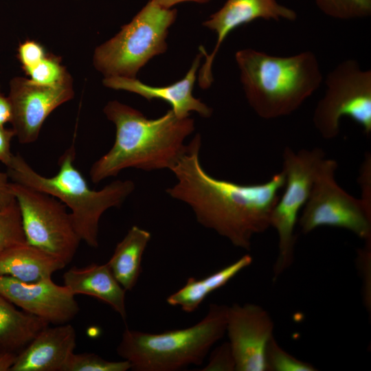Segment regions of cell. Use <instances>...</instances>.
Listing matches in <instances>:
<instances>
[{"label":"cell","instance_id":"1","mask_svg":"<svg viewBox=\"0 0 371 371\" xmlns=\"http://www.w3.org/2000/svg\"><path fill=\"white\" fill-rule=\"evenodd\" d=\"M201 137L196 135L171 170L177 182L166 192L188 204L197 222L227 238L233 245L249 250L253 237L270 227V217L284 188L282 170L267 181L240 184L216 179L199 159Z\"/></svg>","mask_w":371,"mask_h":371},{"label":"cell","instance_id":"2","mask_svg":"<svg viewBox=\"0 0 371 371\" xmlns=\"http://www.w3.org/2000/svg\"><path fill=\"white\" fill-rule=\"evenodd\" d=\"M104 113L115 126V139L90 168L94 183L128 168L171 170L186 150L185 139L194 130L193 119L179 118L172 109L158 118L148 119L138 110L113 100L106 104Z\"/></svg>","mask_w":371,"mask_h":371},{"label":"cell","instance_id":"3","mask_svg":"<svg viewBox=\"0 0 371 371\" xmlns=\"http://www.w3.org/2000/svg\"><path fill=\"white\" fill-rule=\"evenodd\" d=\"M235 60L245 98L263 119L291 114L322 82L319 63L310 51L277 56L247 48L237 51Z\"/></svg>","mask_w":371,"mask_h":371},{"label":"cell","instance_id":"4","mask_svg":"<svg viewBox=\"0 0 371 371\" xmlns=\"http://www.w3.org/2000/svg\"><path fill=\"white\" fill-rule=\"evenodd\" d=\"M75 147L67 148L58 160L59 170L52 177L36 172L19 154L14 155L6 166L12 182L21 183L54 196L67 207L81 241L89 247L99 246V222L105 211L119 207L135 190L131 180H116L100 190L89 188L75 167Z\"/></svg>","mask_w":371,"mask_h":371},{"label":"cell","instance_id":"5","mask_svg":"<svg viewBox=\"0 0 371 371\" xmlns=\"http://www.w3.org/2000/svg\"><path fill=\"white\" fill-rule=\"evenodd\" d=\"M229 306L211 304L194 325L160 333L126 328L117 348L135 371H175L203 363L211 348L226 333Z\"/></svg>","mask_w":371,"mask_h":371},{"label":"cell","instance_id":"6","mask_svg":"<svg viewBox=\"0 0 371 371\" xmlns=\"http://www.w3.org/2000/svg\"><path fill=\"white\" fill-rule=\"evenodd\" d=\"M177 16L176 9L149 0L118 34L96 48L95 68L105 77L135 78L149 60L166 51L168 29Z\"/></svg>","mask_w":371,"mask_h":371},{"label":"cell","instance_id":"7","mask_svg":"<svg viewBox=\"0 0 371 371\" xmlns=\"http://www.w3.org/2000/svg\"><path fill=\"white\" fill-rule=\"evenodd\" d=\"M324 155V152L319 148L302 149L297 153L289 147L284 148L282 155L284 190L270 217V227L276 230L278 236L273 280L293 264L296 241L295 227L298 215L310 196L318 166Z\"/></svg>","mask_w":371,"mask_h":371},{"label":"cell","instance_id":"8","mask_svg":"<svg viewBox=\"0 0 371 371\" xmlns=\"http://www.w3.org/2000/svg\"><path fill=\"white\" fill-rule=\"evenodd\" d=\"M21 213L27 243L62 260L74 258L81 242L67 206L53 196L10 182Z\"/></svg>","mask_w":371,"mask_h":371},{"label":"cell","instance_id":"9","mask_svg":"<svg viewBox=\"0 0 371 371\" xmlns=\"http://www.w3.org/2000/svg\"><path fill=\"white\" fill-rule=\"evenodd\" d=\"M326 90L313 113L315 128L324 139L336 137L339 121L348 116L371 133V71L352 59L338 64L326 76Z\"/></svg>","mask_w":371,"mask_h":371},{"label":"cell","instance_id":"10","mask_svg":"<svg viewBox=\"0 0 371 371\" xmlns=\"http://www.w3.org/2000/svg\"><path fill=\"white\" fill-rule=\"evenodd\" d=\"M337 162L324 158L320 162L310 196L302 210L299 225L308 234L323 226L343 228L360 238L371 240V210L337 183Z\"/></svg>","mask_w":371,"mask_h":371},{"label":"cell","instance_id":"11","mask_svg":"<svg viewBox=\"0 0 371 371\" xmlns=\"http://www.w3.org/2000/svg\"><path fill=\"white\" fill-rule=\"evenodd\" d=\"M73 96L71 77L50 85L22 77L13 78L8 96L12 110L10 123L19 142L27 144L36 141L47 116Z\"/></svg>","mask_w":371,"mask_h":371},{"label":"cell","instance_id":"12","mask_svg":"<svg viewBox=\"0 0 371 371\" xmlns=\"http://www.w3.org/2000/svg\"><path fill=\"white\" fill-rule=\"evenodd\" d=\"M274 323L258 304L229 306L226 333L237 371H266L265 352L273 336Z\"/></svg>","mask_w":371,"mask_h":371},{"label":"cell","instance_id":"13","mask_svg":"<svg viewBox=\"0 0 371 371\" xmlns=\"http://www.w3.org/2000/svg\"><path fill=\"white\" fill-rule=\"evenodd\" d=\"M0 295L23 311L55 325L67 323L80 310L75 295L52 278L24 282L0 276Z\"/></svg>","mask_w":371,"mask_h":371},{"label":"cell","instance_id":"14","mask_svg":"<svg viewBox=\"0 0 371 371\" xmlns=\"http://www.w3.org/2000/svg\"><path fill=\"white\" fill-rule=\"evenodd\" d=\"M296 12L276 0H227L224 5L203 22V25L214 32L217 39L211 54L200 47L205 60L199 72V85L207 89L213 82L212 66L221 45L227 35L238 27L262 19L294 21Z\"/></svg>","mask_w":371,"mask_h":371},{"label":"cell","instance_id":"15","mask_svg":"<svg viewBox=\"0 0 371 371\" xmlns=\"http://www.w3.org/2000/svg\"><path fill=\"white\" fill-rule=\"evenodd\" d=\"M203 56V54L200 49V53L193 60L185 77L170 85L151 87L136 78L122 76L105 77L103 84L111 89L137 93L148 101L162 100L170 104L171 109L179 118L189 117L192 111L198 113L203 117H209L212 113V109L192 95L196 72Z\"/></svg>","mask_w":371,"mask_h":371},{"label":"cell","instance_id":"16","mask_svg":"<svg viewBox=\"0 0 371 371\" xmlns=\"http://www.w3.org/2000/svg\"><path fill=\"white\" fill-rule=\"evenodd\" d=\"M76 346L71 325L47 326L17 355L10 371H63Z\"/></svg>","mask_w":371,"mask_h":371},{"label":"cell","instance_id":"17","mask_svg":"<svg viewBox=\"0 0 371 371\" xmlns=\"http://www.w3.org/2000/svg\"><path fill=\"white\" fill-rule=\"evenodd\" d=\"M64 285L75 295L84 294L109 304L123 319H126V291L113 276L107 263L72 267L63 276Z\"/></svg>","mask_w":371,"mask_h":371},{"label":"cell","instance_id":"18","mask_svg":"<svg viewBox=\"0 0 371 371\" xmlns=\"http://www.w3.org/2000/svg\"><path fill=\"white\" fill-rule=\"evenodd\" d=\"M66 265L55 256L27 243L8 249L0 254V276L24 282L51 278Z\"/></svg>","mask_w":371,"mask_h":371},{"label":"cell","instance_id":"19","mask_svg":"<svg viewBox=\"0 0 371 371\" xmlns=\"http://www.w3.org/2000/svg\"><path fill=\"white\" fill-rule=\"evenodd\" d=\"M151 238L150 233L132 226L120 241L107 265L120 284L127 291L136 285L142 271L144 252Z\"/></svg>","mask_w":371,"mask_h":371},{"label":"cell","instance_id":"20","mask_svg":"<svg viewBox=\"0 0 371 371\" xmlns=\"http://www.w3.org/2000/svg\"><path fill=\"white\" fill-rule=\"evenodd\" d=\"M252 262L251 256L245 254L233 263L203 278L190 277L183 286L167 297V303L180 306L186 313H192L210 293L225 286Z\"/></svg>","mask_w":371,"mask_h":371},{"label":"cell","instance_id":"21","mask_svg":"<svg viewBox=\"0 0 371 371\" xmlns=\"http://www.w3.org/2000/svg\"><path fill=\"white\" fill-rule=\"evenodd\" d=\"M49 324L41 318L18 310L0 295V352L22 350Z\"/></svg>","mask_w":371,"mask_h":371},{"label":"cell","instance_id":"22","mask_svg":"<svg viewBox=\"0 0 371 371\" xmlns=\"http://www.w3.org/2000/svg\"><path fill=\"white\" fill-rule=\"evenodd\" d=\"M25 243L21 216L15 199L8 207L0 209V254Z\"/></svg>","mask_w":371,"mask_h":371},{"label":"cell","instance_id":"23","mask_svg":"<svg viewBox=\"0 0 371 371\" xmlns=\"http://www.w3.org/2000/svg\"><path fill=\"white\" fill-rule=\"evenodd\" d=\"M326 15L341 20L368 17L371 14V0H315Z\"/></svg>","mask_w":371,"mask_h":371},{"label":"cell","instance_id":"24","mask_svg":"<svg viewBox=\"0 0 371 371\" xmlns=\"http://www.w3.org/2000/svg\"><path fill=\"white\" fill-rule=\"evenodd\" d=\"M266 371H316L312 364L302 361L286 350L274 336L269 340L265 352Z\"/></svg>","mask_w":371,"mask_h":371},{"label":"cell","instance_id":"25","mask_svg":"<svg viewBox=\"0 0 371 371\" xmlns=\"http://www.w3.org/2000/svg\"><path fill=\"white\" fill-rule=\"evenodd\" d=\"M131 368L127 360L108 361L92 352L72 353L63 371H126Z\"/></svg>","mask_w":371,"mask_h":371},{"label":"cell","instance_id":"26","mask_svg":"<svg viewBox=\"0 0 371 371\" xmlns=\"http://www.w3.org/2000/svg\"><path fill=\"white\" fill-rule=\"evenodd\" d=\"M31 80L41 85H54L70 77L56 57L46 56L38 63L25 70Z\"/></svg>","mask_w":371,"mask_h":371},{"label":"cell","instance_id":"27","mask_svg":"<svg viewBox=\"0 0 371 371\" xmlns=\"http://www.w3.org/2000/svg\"><path fill=\"white\" fill-rule=\"evenodd\" d=\"M203 371H234L236 363L228 341L216 347L210 354Z\"/></svg>","mask_w":371,"mask_h":371},{"label":"cell","instance_id":"28","mask_svg":"<svg viewBox=\"0 0 371 371\" xmlns=\"http://www.w3.org/2000/svg\"><path fill=\"white\" fill-rule=\"evenodd\" d=\"M358 268L361 270L362 276L363 299L365 306L369 309L371 308V289H370V264H371V240H365L363 249L358 251L357 258Z\"/></svg>","mask_w":371,"mask_h":371},{"label":"cell","instance_id":"29","mask_svg":"<svg viewBox=\"0 0 371 371\" xmlns=\"http://www.w3.org/2000/svg\"><path fill=\"white\" fill-rule=\"evenodd\" d=\"M45 56L43 47L33 41L24 42L18 49V57L24 70L34 66Z\"/></svg>","mask_w":371,"mask_h":371},{"label":"cell","instance_id":"30","mask_svg":"<svg viewBox=\"0 0 371 371\" xmlns=\"http://www.w3.org/2000/svg\"><path fill=\"white\" fill-rule=\"evenodd\" d=\"M359 183L361 187V201L371 210V157L367 154L361 168Z\"/></svg>","mask_w":371,"mask_h":371},{"label":"cell","instance_id":"31","mask_svg":"<svg viewBox=\"0 0 371 371\" xmlns=\"http://www.w3.org/2000/svg\"><path fill=\"white\" fill-rule=\"evenodd\" d=\"M16 133L12 128H5L0 125V162L8 166L13 157L11 152V141Z\"/></svg>","mask_w":371,"mask_h":371},{"label":"cell","instance_id":"32","mask_svg":"<svg viewBox=\"0 0 371 371\" xmlns=\"http://www.w3.org/2000/svg\"><path fill=\"white\" fill-rule=\"evenodd\" d=\"M7 173L0 171V209L8 207L15 200L10 191Z\"/></svg>","mask_w":371,"mask_h":371},{"label":"cell","instance_id":"33","mask_svg":"<svg viewBox=\"0 0 371 371\" xmlns=\"http://www.w3.org/2000/svg\"><path fill=\"white\" fill-rule=\"evenodd\" d=\"M12 117V105L8 97H5L0 91V125L10 122Z\"/></svg>","mask_w":371,"mask_h":371},{"label":"cell","instance_id":"34","mask_svg":"<svg viewBox=\"0 0 371 371\" xmlns=\"http://www.w3.org/2000/svg\"><path fill=\"white\" fill-rule=\"evenodd\" d=\"M17 354L13 352H0V371H10L14 363Z\"/></svg>","mask_w":371,"mask_h":371},{"label":"cell","instance_id":"35","mask_svg":"<svg viewBox=\"0 0 371 371\" xmlns=\"http://www.w3.org/2000/svg\"><path fill=\"white\" fill-rule=\"evenodd\" d=\"M154 2L165 8H171L172 6L183 2H194L198 3H206L211 0H153Z\"/></svg>","mask_w":371,"mask_h":371}]
</instances>
